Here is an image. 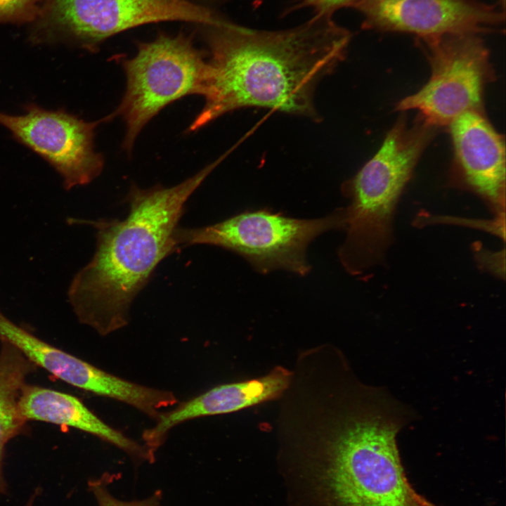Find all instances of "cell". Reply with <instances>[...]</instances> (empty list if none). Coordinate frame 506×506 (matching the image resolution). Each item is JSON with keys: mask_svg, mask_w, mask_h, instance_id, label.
<instances>
[{"mask_svg": "<svg viewBox=\"0 0 506 506\" xmlns=\"http://www.w3.org/2000/svg\"><path fill=\"white\" fill-rule=\"evenodd\" d=\"M208 48L205 103L188 130L245 107L268 108L315 120V90L346 55L349 32L331 15L280 31L257 30L221 16L197 25Z\"/></svg>", "mask_w": 506, "mask_h": 506, "instance_id": "cell-1", "label": "cell"}, {"mask_svg": "<svg viewBox=\"0 0 506 506\" xmlns=\"http://www.w3.org/2000/svg\"><path fill=\"white\" fill-rule=\"evenodd\" d=\"M219 162L166 188H130L124 220L68 218L96 230L91 260L74 276L67 297L78 320L107 335L127 325L131 304L157 266L178 249L174 234L191 195Z\"/></svg>", "mask_w": 506, "mask_h": 506, "instance_id": "cell-2", "label": "cell"}, {"mask_svg": "<svg viewBox=\"0 0 506 506\" xmlns=\"http://www.w3.org/2000/svg\"><path fill=\"white\" fill-rule=\"evenodd\" d=\"M435 127L424 120H398L381 147L343 186L349 198L342 208L345 239L338 249L344 269L361 275L380 263L392 240L399 197Z\"/></svg>", "mask_w": 506, "mask_h": 506, "instance_id": "cell-3", "label": "cell"}, {"mask_svg": "<svg viewBox=\"0 0 506 506\" xmlns=\"http://www.w3.org/2000/svg\"><path fill=\"white\" fill-rule=\"evenodd\" d=\"M379 403L348 413L331 432L327 483L339 506H435L408 482L398 422Z\"/></svg>", "mask_w": 506, "mask_h": 506, "instance_id": "cell-4", "label": "cell"}, {"mask_svg": "<svg viewBox=\"0 0 506 506\" xmlns=\"http://www.w3.org/2000/svg\"><path fill=\"white\" fill-rule=\"evenodd\" d=\"M343 224L342 208L309 219L262 208L245 210L207 226L177 227L174 238L178 249L200 244L216 246L241 256L261 273L285 270L304 276L311 271L306 259L309 244L325 232L342 229Z\"/></svg>", "mask_w": 506, "mask_h": 506, "instance_id": "cell-5", "label": "cell"}, {"mask_svg": "<svg viewBox=\"0 0 506 506\" xmlns=\"http://www.w3.org/2000/svg\"><path fill=\"white\" fill-rule=\"evenodd\" d=\"M137 46L136 55L122 61L126 88L109 117L123 119V148L129 153L144 126L166 105L188 95L205 97L210 77L206 53L194 46L191 35L160 32Z\"/></svg>", "mask_w": 506, "mask_h": 506, "instance_id": "cell-6", "label": "cell"}, {"mask_svg": "<svg viewBox=\"0 0 506 506\" xmlns=\"http://www.w3.org/2000/svg\"><path fill=\"white\" fill-rule=\"evenodd\" d=\"M423 41L431 77L418 91L400 100L396 110H415L434 127L449 125L466 112H482L484 88L491 76L482 40L476 34H462Z\"/></svg>", "mask_w": 506, "mask_h": 506, "instance_id": "cell-7", "label": "cell"}, {"mask_svg": "<svg viewBox=\"0 0 506 506\" xmlns=\"http://www.w3.org/2000/svg\"><path fill=\"white\" fill-rule=\"evenodd\" d=\"M51 31L89 51L108 38L150 23L215 22L218 11L188 0H51L46 8Z\"/></svg>", "mask_w": 506, "mask_h": 506, "instance_id": "cell-8", "label": "cell"}, {"mask_svg": "<svg viewBox=\"0 0 506 506\" xmlns=\"http://www.w3.org/2000/svg\"><path fill=\"white\" fill-rule=\"evenodd\" d=\"M98 124L35 103L27 105L22 115L0 111V124L46 160L60 175L66 190L91 183L103 169V157L93 145Z\"/></svg>", "mask_w": 506, "mask_h": 506, "instance_id": "cell-9", "label": "cell"}, {"mask_svg": "<svg viewBox=\"0 0 506 506\" xmlns=\"http://www.w3.org/2000/svg\"><path fill=\"white\" fill-rule=\"evenodd\" d=\"M0 341L13 344L37 367L64 382L125 403L153 419L169 404L167 391L140 385L110 374L43 341L14 323L2 312Z\"/></svg>", "mask_w": 506, "mask_h": 506, "instance_id": "cell-10", "label": "cell"}, {"mask_svg": "<svg viewBox=\"0 0 506 506\" xmlns=\"http://www.w3.org/2000/svg\"><path fill=\"white\" fill-rule=\"evenodd\" d=\"M363 27L413 34L422 40L477 34L502 22L493 6L476 0H358Z\"/></svg>", "mask_w": 506, "mask_h": 506, "instance_id": "cell-11", "label": "cell"}, {"mask_svg": "<svg viewBox=\"0 0 506 506\" xmlns=\"http://www.w3.org/2000/svg\"><path fill=\"white\" fill-rule=\"evenodd\" d=\"M456 167L465 185L505 216V141L480 111L466 112L450 124Z\"/></svg>", "mask_w": 506, "mask_h": 506, "instance_id": "cell-12", "label": "cell"}, {"mask_svg": "<svg viewBox=\"0 0 506 506\" xmlns=\"http://www.w3.org/2000/svg\"><path fill=\"white\" fill-rule=\"evenodd\" d=\"M290 375L286 369L277 367L259 378L214 387L171 411L161 413L156 424L143 432L144 445L155 453L163 443L167 432L180 423L235 412L275 398L287 388Z\"/></svg>", "mask_w": 506, "mask_h": 506, "instance_id": "cell-13", "label": "cell"}, {"mask_svg": "<svg viewBox=\"0 0 506 506\" xmlns=\"http://www.w3.org/2000/svg\"><path fill=\"white\" fill-rule=\"evenodd\" d=\"M18 407L26 421L75 428L115 446L135 459L154 460V454L145 446L105 423L79 398L70 394L25 383L20 394Z\"/></svg>", "mask_w": 506, "mask_h": 506, "instance_id": "cell-14", "label": "cell"}, {"mask_svg": "<svg viewBox=\"0 0 506 506\" xmlns=\"http://www.w3.org/2000/svg\"><path fill=\"white\" fill-rule=\"evenodd\" d=\"M1 342L0 348V494L7 491L3 460L8 442L24 432L26 420L18 407L27 377L37 366L13 344Z\"/></svg>", "mask_w": 506, "mask_h": 506, "instance_id": "cell-15", "label": "cell"}, {"mask_svg": "<svg viewBox=\"0 0 506 506\" xmlns=\"http://www.w3.org/2000/svg\"><path fill=\"white\" fill-rule=\"evenodd\" d=\"M107 479V477L91 479L88 484L89 488L94 495L98 506H162L159 491L141 500L124 501L117 499L108 491Z\"/></svg>", "mask_w": 506, "mask_h": 506, "instance_id": "cell-16", "label": "cell"}, {"mask_svg": "<svg viewBox=\"0 0 506 506\" xmlns=\"http://www.w3.org/2000/svg\"><path fill=\"white\" fill-rule=\"evenodd\" d=\"M44 0H0V22L29 20L39 13Z\"/></svg>", "mask_w": 506, "mask_h": 506, "instance_id": "cell-17", "label": "cell"}, {"mask_svg": "<svg viewBox=\"0 0 506 506\" xmlns=\"http://www.w3.org/2000/svg\"><path fill=\"white\" fill-rule=\"evenodd\" d=\"M358 0H297L295 8L310 7L316 14L331 15L337 10L352 6Z\"/></svg>", "mask_w": 506, "mask_h": 506, "instance_id": "cell-18", "label": "cell"}, {"mask_svg": "<svg viewBox=\"0 0 506 506\" xmlns=\"http://www.w3.org/2000/svg\"><path fill=\"white\" fill-rule=\"evenodd\" d=\"M190 2H192L195 4L199 5L200 6L214 9V7L215 6H218L222 4H224L230 0H188Z\"/></svg>", "mask_w": 506, "mask_h": 506, "instance_id": "cell-19", "label": "cell"}]
</instances>
